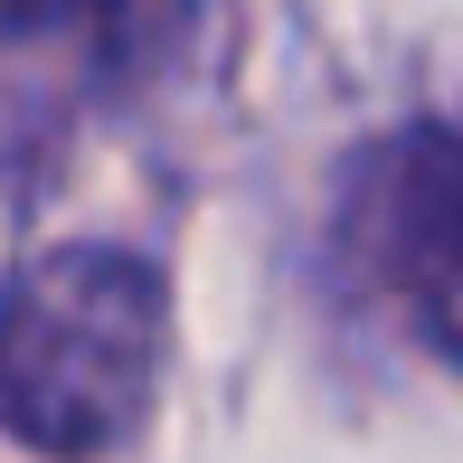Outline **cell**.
Listing matches in <instances>:
<instances>
[{"instance_id":"cell-3","label":"cell","mask_w":463,"mask_h":463,"mask_svg":"<svg viewBox=\"0 0 463 463\" xmlns=\"http://www.w3.org/2000/svg\"><path fill=\"white\" fill-rule=\"evenodd\" d=\"M67 0H0V29H38V19H57Z\"/></svg>"},{"instance_id":"cell-2","label":"cell","mask_w":463,"mask_h":463,"mask_svg":"<svg viewBox=\"0 0 463 463\" xmlns=\"http://www.w3.org/2000/svg\"><path fill=\"white\" fill-rule=\"evenodd\" d=\"M360 237L397 312L445 360H463V133H416L388 161H369Z\"/></svg>"},{"instance_id":"cell-1","label":"cell","mask_w":463,"mask_h":463,"mask_svg":"<svg viewBox=\"0 0 463 463\" xmlns=\"http://www.w3.org/2000/svg\"><path fill=\"white\" fill-rule=\"evenodd\" d=\"M161 284L123 246H48L0 284V426L86 463L114 454L152 407Z\"/></svg>"}]
</instances>
